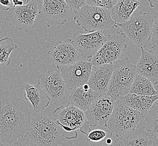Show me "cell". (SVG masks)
<instances>
[{"instance_id":"obj_7","label":"cell","mask_w":158,"mask_h":146,"mask_svg":"<svg viewBox=\"0 0 158 146\" xmlns=\"http://www.w3.org/2000/svg\"><path fill=\"white\" fill-rule=\"evenodd\" d=\"M126 38L121 31L108 36L103 45L89 59L93 66L113 64L121 59L127 49Z\"/></svg>"},{"instance_id":"obj_20","label":"cell","mask_w":158,"mask_h":146,"mask_svg":"<svg viewBox=\"0 0 158 146\" xmlns=\"http://www.w3.org/2000/svg\"><path fill=\"white\" fill-rule=\"evenodd\" d=\"M70 91L69 102L84 112L88 109L99 96L93 91L88 84Z\"/></svg>"},{"instance_id":"obj_26","label":"cell","mask_w":158,"mask_h":146,"mask_svg":"<svg viewBox=\"0 0 158 146\" xmlns=\"http://www.w3.org/2000/svg\"><path fill=\"white\" fill-rule=\"evenodd\" d=\"M109 132H110L109 131H106L99 129L93 130L91 129L88 133L85 134L86 139L91 142H99L108 136V133Z\"/></svg>"},{"instance_id":"obj_8","label":"cell","mask_w":158,"mask_h":146,"mask_svg":"<svg viewBox=\"0 0 158 146\" xmlns=\"http://www.w3.org/2000/svg\"><path fill=\"white\" fill-rule=\"evenodd\" d=\"M53 116L65 132L70 133L80 129L85 135L91 130L84 112L69 102L66 106L57 107L53 111Z\"/></svg>"},{"instance_id":"obj_11","label":"cell","mask_w":158,"mask_h":146,"mask_svg":"<svg viewBox=\"0 0 158 146\" xmlns=\"http://www.w3.org/2000/svg\"><path fill=\"white\" fill-rule=\"evenodd\" d=\"M38 84L55 104L66 98L68 87L60 71L51 69L38 76Z\"/></svg>"},{"instance_id":"obj_4","label":"cell","mask_w":158,"mask_h":146,"mask_svg":"<svg viewBox=\"0 0 158 146\" xmlns=\"http://www.w3.org/2000/svg\"><path fill=\"white\" fill-rule=\"evenodd\" d=\"M143 119L145 117L141 113L128 106L118 98L116 100L106 128L112 134L119 137L135 131L137 124Z\"/></svg>"},{"instance_id":"obj_27","label":"cell","mask_w":158,"mask_h":146,"mask_svg":"<svg viewBox=\"0 0 158 146\" xmlns=\"http://www.w3.org/2000/svg\"><path fill=\"white\" fill-rule=\"evenodd\" d=\"M3 146H38L25 134L23 137L9 143H3Z\"/></svg>"},{"instance_id":"obj_25","label":"cell","mask_w":158,"mask_h":146,"mask_svg":"<svg viewBox=\"0 0 158 146\" xmlns=\"http://www.w3.org/2000/svg\"><path fill=\"white\" fill-rule=\"evenodd\" d=\"M145 119L150 125L152 131L156 133L158 132V99L154 104L147 113Z\"/></svg>"},{"instance_id":"obj_22","label":"cell","mask_w":158,"mask_h":146,"mask_svg":"<svg viewBox=\"0 0 158 146\" xmlns=\"http://www.w3.org/2000/svg\"><path fill=\"white\" fill-rule=\"evenodd\" d=\"M119 98L128 106L140 112L145 118L154 102L158 100V94L155 96H143L129 93Z\"/></svg>"},{"instance_id":"obj_32","label":"cell","mask_w":158,"mask_h":146,"mask_svg":"<svg viewBox=\"0 0 158 146\" xmlns=\"http://www.w3.org/2000/svg\"><path fill=\"white\" fill-rule=\"evenodd\" d=\"M150 7L154 8L158 13V0H148Z\"/></svg>"},{"instance_id":"obj_21","label":"cell","mask_w":158,"mask_h":146,"mask_svg":"<svg viewBox=\"0 0 158 146\" xmlns=\"http://www.w3.org/2000/svg\"><path fill=\"white\" fill-rule=\"evenodd\" d=\"M117 3L110 9L112 18L116 23H125L131 18L140 5L138 0H117Z\"/></svg>"},{"instance_id":"obj_29","label":"cell","mask_w":158,"mask_h":146,"mask_svg":"<svg viewBox=\"0 0 158 146\" xmlns=\"http://www.w3.org/2000/svg\"><path fill=\"white\" fill-rule=\"evenodd\" d=\"M151 41L152 49L158 51V19L154 23Z\"/></svg>"},{"instance_id":"obj_34","label":"cell","mask_w":158,"mask_h":146,"mask_svg":"<svg viewBox=\"0 0 158 146\" xmlns=\"http://www.w3.org/2000/svg\"><path fill=\"white\" fill-rule=\"evenodd\" d=\"M113 146L112 144H107V143H106L105 144H104L103 145H102V146Z\"/></svg>"},{"instance_id":"obj_13","label":"cell","mask_w":158,"mask_h":146,"mask_svg":"<svg viewBox=\"0 0 158 146\" xmlns=\"http://www.w3.org/2000/svg\"><path fill=\"white\" fill-rule=\"evenodd\" d=\"M42 8L38 16L46 21L48 27L52 25H63L73 9L64 0H42Z\"/></svg>"},{"instance_id":"obj_23","label":"cell","mask_w":158,"mask_h":146,"mask_svg":"<svg viewBox=\"0 0 158 146\" xmlns=\"http://www.w3.org/2000/svg\"><path fill=\"white\" fill-rule=\"evenodd\" d=\"M129 93L143 96H155L158 94L152 82L145 76L138 74L131 85Z\"/></svg>"},{"instance_id":"obj_1","label":"cell","mask_w":158,"mask_h":146,"mask_svg":"<svg viewBox=\"0 0 158 146\" xmlns=\"http://www.w3.org/2000/svg\"><path fill=\"white\" fill-rule=\"evenodd\" d=\"M31 115L27 100L15 92L0 91V140L9 143L23 137L30 127Z\"/></svg>"},{"instance_id":"obj_2","label":"cell","mask_w":158,"mask_h":146,"mask_svg":"<svg viewBox=\"0 0 158 146\" xmlns=\"http://www.w3.org/2000/svg\"><path fill=\"white\" fill-rule=\"evenodd\" d=\"M26 135L38 146H58L65 140H71L55 118L40 113L31 120Z\"/></svg>"},{"instance_id":"obj_10","label":"cell","mask_w":158,"mask_h":146,"mask_svg":"<svg viewBox=\"0 0 158 146\" xmlns=\"http://www.w3.org/2000/svg\"><path fill=\"white\" fill-rule=\"evenodd\" d=\"M117 99L106 94L99 95L88 109L84 111L90 127L100 125L106 128Z\"/></svg>"},{"instance_id":"obj_33","label":"cell","mask_w":158,"mask_h":146,"mask_svg":"<svg viewBox=\"0 0 158 146\" xmlns=\"http://www.w3.org/2000/svg\"><path fill=\"white\" fill-rule=\"evenodd\" d=\"M21 1H23L24 2V5H25V4H27V3H28L30 1H31V0H21Z\"/></svg>"},{"instance_id":"obj_17","label":"cell","mask_w":158,"mask_h":146,"mask_svg":"<svg viewBox=\"0 0 158 146\" xmlns=\"http://www.w3.org/2000/svg\"><path fill=\"white\" fill-rule=\"evenodd\" d=\"M114 64L93 66L87 84L99 95L106 94L114 70Z\"/></svg>"},{"instance_id":"obj_12","label":"cell","mask_w":158,"mask_h":146,"mask_svg":"<svg viewBox=\"0 0 158 146\" xmlns=\"http://www.w3.org/2000/svg\"><path fill=\"white\" fill-rule=\"evenodd\" d=\"M93 65L83 58L75 63L61 67V75L68 89L72 90L87 84L90 76Z\"/></svg>"},{"instance_id":"obj_15","label":"cell","mask_w":158,"mask_h":146,"mask_svg":"<svg viewBox=\"0 0 158 146\" xmlns=\"http://www.w3.org/2000/svg\"><path fill=\"white\" fill-rule=\"evenodd\" d=\"M106 38L103 31L85 34L78 31L73 34V41L82 58L90 59L103 45Z\"/></svg>"},{"instance_id":"obj_30","label":"cell","mask_w":158,"mask_h":146,"mask_svg":"<svg viewBox=\"0 0 158 146\" xmlns=\"http://www.w3.org/2000/svg\"><path fill=\"white\" fill-rule=\"evenodd\" d=\"M67 5L73 10L75 14L86 4V0H64Z\"/></svg>"},{"instance_id":"obj_9","label":"cell","mask_w":158,"mask_h":146,"mask_svg":"<svg viewBox=\"0 0 158 146\" xmlns=\"http://www.w3.org/2000/svg\"><path fill=\"white\" fill-rule=\"evenodd\" d=\"M38 15V6L33 0H31L24 5L12 6L7 11L5 19L11 21L18 30L27 32L36 27L35 19Z\"/></svg>"},{"instance_id":"obj_5","label":"cell","mask_w":158,"mask_h":146,"mask_svg":"<svg viewBox=\"0 0 158 146\" xmlns=\"http://www.w3.org/2000/svg\"><path fill=\"white\" fill-rule=\"evenodd\" d=\"M73 19L76 24L88 33L115 28L110 10L102 7L86 5L75 13Z\"/></svg>"},{"instance_id":"obj_36","label":"cell","mask_w":158,"mask_h":146,"mask_svg":"<svg viewBox=\"0 0 158 146\" xmlns=\"http://www.w3.org/2000/svg\"><path fill=\"white\" fill-rule=\"evenodd\" d=\"M156 146H158V144H157V145H156Z\"/></svg>"},{"instance_id":"obj_31","label":"cell","mask_w":158,"mask_h":146,"mask_svg":"<svg viewBox=\"0 0 158 146\" xmlns=\"http://www.w3.org/2000/svg\"><path fill=\"white\" fill-rule=\"evenodd\" d=\"M13 6L12 0H0V10L4 11H9Z\"/></svg>"},{"instance_id":"obj_6","label":"cell","mask_w":158,"mask_h":146,"mask_svg":"<svg viewBox=\"0 0 158 146\" xmlns=\"http://www.w3.org/2000/svg\"><path fill=\"white\" fill-rule=\"evenodd\" d=\"M113 64L114 70L106 94L117 99L129 93L137 73L136 65L131 63L128 58L119 59Z\"/></svg>"},{"instance_id":"obj_18","label":"cell","mask_w":158,"mask_h":146,"mask_svg":"<svg viewBox=\"0 0 158 146\" xmlns=\"http://www.w3.org/2000/svg\"><path fill=\"white\" fill-rule=\"evenodd\" d=\"M141 55L136 65L138 74L149 79L153 85L158 84V55L141 48Z\"/></svg>"},{"instance_id":"obj_28","label":"cell","mask_w":158,"mask_h":146,"mask_svg":"<svg viewBox=\"0 0 158 146\" xmlns=\"http://www.w3.org/2000/svg\"><path fill=\"white\" fill-rule=\"evenodd\" d=\"M86 4L88 6H95L110 10L114 5L113 0H86Z\"/></svg>"},{"instance_id":"obj_35","label":"cell","mask_w":158,"mask_h":146,"mask_svg":"<svg viewBox=\"0 0 158 146\" xmlns=\"http://www.w3.org/2000/svg\"><path fill=\"white\" fill-rule=\"evenodd\" d=\"M0 146H3V143H2L1 140H0Z\"/></svg>"},{"instance_id":"obj_3","label":"cell","mask_w":158,"mask_h":146,"mask_svg":"<svg viewBox=\"0 0 158 146\" xmlns=\"http://www.w3.org/2000/svg\"><path fill=\"white\" fill-rule=\"evenodd\" d=\"M154 19L150 12L136 10L130 19L123 23H116L126 37L141 49H144L151 40Z\"/></svg>"},{"instance_id":"obj_24","label":"cell","mask_w":158,"mask_h":146,"mask_svg":"<svg viewBox=\"0 0 158 146\" xmlns=\"http://www.w3.org/2000/svg\"><path fill=\"white\" fill-rule=\"evenodd\" d=\"M17 48L18 46L11 38L6 37L0 40V64L9 66L11 62L10 56Z\"/></svg>"},{"instance_id":"obj_19","label":"cell","mask_w":158,"mask_h":146,"mask_svg":"<svg viewBox=\"0 0 158 146\" xmlns=\"http://www.w3.org/2000/svg\"><path fill=\"white\" fill-rule=\"evenodd\" d=\"M23 88L25 99L30 102L35 113L39 114L48 106L51 101L38 83L33 85L25 83Z\"/></svg>"},{"instance_id":"obj_16","label":"cell","mask_w":158,"mask_h":146,"mask_svg":"<svg viewBox=\"0 0 158 146\" xmlns=\"http://www.w3.org/2000/svg\"><path fill=\"white\" fill-rule=\"evenodd\" d=\"M158 138L152 130H145V127L123 134L113 143V146H156Z\"/></svg>"},{"instance_id":"obj_14","label":"cell","mask_w":158,"mask_h":146,"mask_svg":"<svg viewBox=\"0 0 158 146\" xmlns=\"http://www.w3.org/2000/svg\"><path fill=\"white\" fill-rule=\"evenodd\" d=\"M48 54L58 69L65 65L74 64L84 58L73 40L71 39L58 41L49 51Z\"/></svg>"}]
</instances>
